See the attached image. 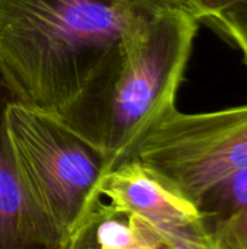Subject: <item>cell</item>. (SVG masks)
I'll list each match as a JSON object with an SVG mask.
<instances>
[{
    "label": "cell",
    "mask_w": 247,
    "mask_h": 249,
    "mask_svg": "<svg viewBox=\"0 0 247 249\" xmlns=\"http://www.w3.org/2000/svg\"><path fill=\"white\" fill-rule=\"evenodd\" d=\"M172 3L182 1L0 0V67L22 104L58 115L116 50Z\"/></svg>",
    "instance_id": "cell-1"
},
{
    "label": "cell",
    "mask_w": 247,
    "mask_h": 249,
    "mask_svg": "<svg viewBox=\"0 0 247 249\" xmlns=\"http://www.w3.org/2000/svg\"><path fill=\"white\" fill-rule=\"evenodd\" d=\"M198 26L182 3L165 6L55 117L100 149L112 168L119 165L150 125L176 107Z\"/></svg>",
    "instance_id": "cell-2"
},
{
    "label": "cell",
    "mask_w": 247,
    "mask_h": 249,
    "mask_svg": "<svg viewBox=\"0 0 247 249\" xmlns=\"http://www.w3.org/2000/svg\"><path fill=\"white\" fill-rule=\"evenodd\" d=\"M6 121L17 166L33 200L70 239L102 200L99 187L112 168L111 160L49 112L15 102Z\"/></svg>",
    "instance_id": "cell-3"
},
{
    "label": "cell",
    "mask_w": 247,
    "mask_h": 249,
    "mask_svg": "<svg viewBox=\"0 0 247 249\" xmlns=\"http://www.w3.org/2000/svg\"><path fill=\"white\" fill-rule=\"evenodd\" d=\"M128 159L138 160L195 206L247 169V105L197 114L175 107L150 125Z\"/></svg>",
    "instance_id": "cell-4"
},
{
    "label": "cell",
    "mask_w": 247,
    "mask_h": 249,
    "mask_svg": "<svg viewBox=\"0 0 247 249\" xmlns=\"http://www.w3.org/2000/svg\"><path fill=\"white\" fill-rule=\"evenodd\" d=\"M22 102L0 67V249H68L66 238L33 200L7 131V109Z\"/></svg>",
    "instance_id": "cell-5"
},
{
    "label": "cell",
    "mask_w": 247,
    "mask_h": 249,
    "mask_svg": "<svg viewBox=\"0 0 247 249\" xmlns=\"http://www.w3.org/2000/svg\"><path fill=\"white\" fill-rule=\"evenodd\" d=\"M99 191L106 203L163 232H181L204 225L198 209L186 197L135 159L108 171Z\"/></svg>",
    "instance_id": "cell-6"
},
{
    "label": "cell",
    "mask_w": 247,
    "mask_h": 249,
    "mask_svg": "<svg viewBox=\"0 0 247 249\" xmlns=\"http://www.w3.org/2000/svg\"><path fill=\"white\" fill-rule=\"evenodd\" d=\"M195 207L218 249H247V169L211 190Z\"/></svg>",
    "instance_id": "cell-7"
},
{
    "label": "cell",
    "mask_w": 247,
    "mask_h": 249,
    "mask_svg": "<svg viewBox=\"0 0 247 249\" xmlns=\"http://www.w3.org/2000/svg\"><path fill=\"white\" fill-rule=\"evenodd\" d=\"M68 249H156L150 226L100 200L70 238Z\"/></svg>",
    "instance_id": "cell-8"
},
{
    "label": "cell",
    "mask_w": 247,
    "mask_h": 249,
    "mask_svg": "<svg viewBox=\"0 0 247 249\" xmlns=\"http://www.w3.org/2000/svg\"><path fill=\"white\" fill-rule=\"evenodd\" d=\"M150 229L156 249H218L204 225L181 232H163L153 226Z\"/></svg>",
    "instance_id": "cell-9"
},
{
    "label": "cell",
    "mask_w": 247,
    "mask_h": 249,
    "mask_svg": "<svg viewBox=\"0 0 247 249\" xmlns=\"http://www.w3.org/2000/svg\"><path fill=\"white\" fill-rule=\"evenodd\" d=\"M210 23L226 34L240 48L247 66V0H236Z\"/></svg>",
    "instance_id": "cell-10"
},
{
    "label": "cell",
    "mask_w": 247,
    "mask_h": 249,
    "mask_svg": "<svg viewBox=\"0 0 247 249\" xmlns=\"http://www.w3.org/2000/svg\"><path fill=\"white\" fill-rule=\"evenodd\" d=\"M192 15L199 20H214L226 7L233 4L236 0H181Z\"/></svg>",
    "instance_id": "cell-11"
}]
</instances>
